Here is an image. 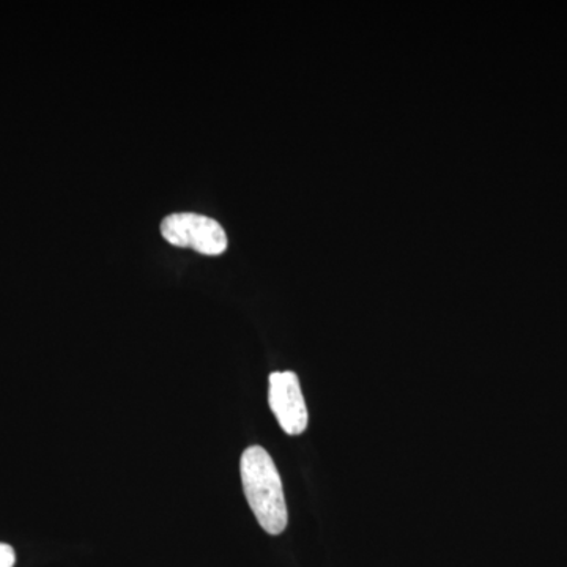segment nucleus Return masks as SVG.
Instances as JSON below:
<instances>
[{"label": "nucleus", "mask_w": 567, "mask_h": 567, "mask_svg": "<svg viewBox=\"0 0 567 567\" xmlns=\"http://www.w3.org/2000/svg\"><path fill=\"white\" fill-rule=\"evenodd\" d=\"M240 473L246 499L260 527L268 535H281L289 514L274 458L262 446H249L241 456Z\"/></svg>", "instance_id": "obj_1"}, {"label": "nucleus", "mask_w": 567, "mask_h": 567, "mask_svg": "<svg viewBox=\"0 0 567 567\" xmlns=\"http://www.w3.org/2000/svg\"><path fill=\"white\" fill-rule=\"evenodd\" d=\"M162 235L177 248H192L205 256H219L229 245L221 224L196 213L167 216L162 223Z\"/></svg>", "instance_id": "obj_2"}, {"label": "nucleus", "mask_w": 567, "mask_h": 567, "mask_svg": "<svg viewBox=\"0 0 567 567\" xmlns=\"http://www.w3.org/2000/svg\"><path fill=\"white\" fill-rule=\"evenodd\" d=\"M268 402L287 435L303 434L308 427V406H306L300 380L295 372H274L270 375Z\"/></svg>", "instance_id": "obj_3"}, {"label": "nucleus", "mask_w": 567, "mask_h": 567, "mask_svg": "<svg viewBox=\"0 0 567 567\" xmlns=\"http://www.w3.org/2000/svg\"><path fill=\"white\" fill-rule=\"evenodd\" d=\"M14 550L9 544L0 543V567H13L14 566Z\"/></svg>", "instance_id": "obj_4"}]
</instances>
